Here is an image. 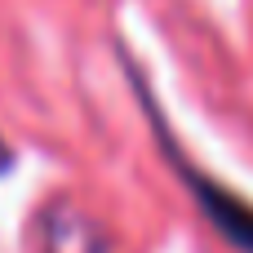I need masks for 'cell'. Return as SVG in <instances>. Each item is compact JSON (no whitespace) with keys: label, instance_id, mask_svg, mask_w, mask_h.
I'll use <instances>...</instances> for the list:
<instances>
[{"label":"cell","instance_id":"cell-1","mask_svg":"<svg viewBox=\"0 0 253 253\" xmlns=\"http://www.w3.org/2000/svg\"><path fill=\"white\" fill-rule=\"evenodd\" d=\"M187 187H191L200 213L218 227V236L227 245H236L240 253H253V205L249 200H240L231 187H222V182H213L196 169H187Z\"/></svg>","mask_w":253,"mask_h":253}]
</instances>
